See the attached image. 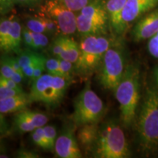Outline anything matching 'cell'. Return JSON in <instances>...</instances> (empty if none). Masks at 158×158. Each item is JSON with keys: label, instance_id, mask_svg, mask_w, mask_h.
<instances>
[{"label": "cell", "instance_id": "obj_1", "mask_svg": "<svg viewBox=\"0 0 158 158\" xmlns=\"http://www.w3.org/2000/svg\"><path fill=\"white\" fill-rule=\"evenodd\" d=\"M140 88L139 68L135 64L127 65L121 81L114 92L119 105L120 119L125 128L132 126L135 120L141 98Z\"/></svg>", "mask_w": 158, "mask_h": 158}, {"label": "cell", "instance_id": "obj_2", "mask_svg": "<svg viewBox=\"0 0 158 158\" xmlns=\"http://www.w3.org/2000/svg\"><path fill=\"white\" fill-rule=\"evenodd\" d=\"M140 147L144 153L158 149V90L148 89L137 120Z\"/></svg>", "mask_w": 158, "mask_h": 158}, {"label": "cell", "instance_id": "obj_3", "mask_svg": "<svg viewBox=\"0 0 158 158\" xmlns=\"http://www.w3.org/2000/svg\"><path fill=\"white\" fill-rule=\"evenodd\" d=\"M92 155L98 158H126L130 152L122 127L114 119L104 122L100 127Z\"/></svg>", "mask_w": 158, "mask_h": 158}, {"label": "cell", "instance_id": "obj_4", "mask_svg": "<svg viewBox=\"0 0 158 158\" xmlns=\"http://www.w3.org/2000/svg\"><path fill=\"white\" fill-rule=\"evenodd\" d=\"M71 79L43 74L31 83L29 98L31 102H41L48 108H56L62 102Z\"/></svg>", "mask_w": 158, "mask_h": 158}, {"label": "cell", "instance_id": "obj_5", "mask_svg": "<svg viewBox=\"0 0 158 158\" xmlns=\"http://www.w3.org/2000/svg\"><path fill=\"white\" fill-rule=\"evenodd\" d=\"M113 45L105 35L83 37L80 43V56L75 64V73L81 76H91L98 70L105 53Z\"/></svg>", "mask_w": 158, "mask_h": 158}, {"label": "cell", "instance_id": "obj_6", "mask_svg": "<svg viewBox=\"0 0 158 158\" xmlns=\"http://www.w3.org/2000/svg\"><path fill=\"white\" fill-rule=\"evenodd\" d=\"M72 120L81 127L86 124L98 123L106 112L104 102L91 88L89 83L81 91L73 102Z\"/></svg>", "mask_w": 158, "mask_h": 158}, {"label": "cell", "instance_id": "obj_7", "mask_svg": "<svg viewBox=\"0 0 158 158\" xmlns=\"http://www.w3.org/2000/svg\"><path fill=\"white\" fill-rule=\"evenodd\" d=\"M103 0H92L77 15V31L83 37L106 35L110 29L109 20Z\"/></svg>", "mask_w": 158, "mask_h": 158}, {"label": "cell", "instance_id": "obj_8", "mask_svg": "<svg viewBox=\"0 0 158 158\" xmlns=\"http://www.w3.org/2000/svg\"><path fill=\"white\" fill-rule=\"evenodd\" d=\"M125 59L120 45H112L105 53L98 68V80L105 89L115 92L125 70Z\"/></svg>", "mask_w": 158, "mask_h": 158}, {"label": "cell", "instance_id": "obj_9", "mask_svg": "<svg viewBox=\"0 0 158 158\" xmlns=\"http://www.w3.org/2000/svg\"><path fill=\"white\" fill-rule=\"evenodd\" d=\"M42 12L57 23L62 34L70 35L77 31V15L62 0H49L42 7Z\"/></svg>", "mask_w": 158, "mask_h": 158}, {"label": "cell", "instance_id": "obj_10", "mask_svg": "<svg viewBox=\"0 0 158 158\" xmlns=\"http://www.w3.org/2000/svg\"><path fill=\"white\" fill-rule=\"evenodd\" d=\"M48 121L45 114L25 109L17 112L13 118L15 127L20 133H29L37 128L45 126Z\"/></svg>", "mask_w": 158, "mask_h": 158}, {"label": "cell", "instance_id": "obj_11", "mask_svg": "<svg viewBox=\"0 0 158 158\" xmlns=\"http://www.w3.org/2000/svg\"><path fill=\"white\" fill-rule=\"evenodd\" d=\"M54 151L57 157L61 158L82 157L78 140L74 135V130L66 128L56 138Z\"/></svg>", "mask_w": 158, "mask_h": 158}, {"label": "cell", "instance_id": "obj_12", "mask_svg": "<svg viewBox=\"0 0 158 158\" xmlns=\"http://www.w3.org/2000/svg\"><path fill=\"white\" fill-rule=\"evenodd\" d=\"M157 7L158 0H127L122 14L126 27Z\"/></svg>", "mask_w": 158, "mask_h": 158}, {"label": "cell", "instance_id": "obj_13", "mask_svg": "<svg viewBox=\"0 0 158 158\" xmlns=\"http://www.w3.org/2000/svg\"><path fill=\"white\" fill-rule=\"evenodd\" d=\"M158 31V7L145 14L135 23L133 37L135 42L151 38Z\"/></svg>", "mask_w": 158, "mask_h": 158}, {"label": "cell", "instance_id": "obj_14", "mask_svg": "<svg viewBox=\"0 0 158 158\" xmlns=\"http://www.w3.org/2000/svg\"><path fill=\"white\" fill-rule=\"evenodd\" d=\"M127 0H108L106 3L110 29L114 36L119 37L127 29L123 21V10Z\"/></svg>", "mask_w": 158, "mask_h": 158}, {"label": "cell", "instance_id": "obj_15", "mask_svg": "<svg viewBox=\"0 0 158 158\" xmlns=\"http://www.w3.org/2000/svg\"><path fill=\"white\" fill-rule=\"evenodd\" d=\"M100 127L98 123L86 124L79 127L76 138L78 144L85 151L93 149L98 139Z\"/></svg>", "mask_w": 158, "mask_h": 158}, {"label": "cell", "instance_id": "obj_16", "mask_svg": "<svg viewBox=\"0 0 158 158\" xmlns=\"http://www.w3.org/2000/svg\"><path fill=\"white\" fill-rule=\"evenodd\" d=\"M22 27L16 18L13 17V21L8 36L5 44L2 46L1 51L5 53H21V43L22 41Z\"/></svg>", "mask_w": 158, "mask_h": 158}, {"label": "cell", "instance_id": "obj_17", "mask_svg": "<svg viewBox=\"0 0 158 158\" xmlns=\"http://www.w3.org/2000/svg\"><path fill=\"white\" fill-rule=\"evenodd\" d=\"M30 103L31 102L29 94L2 99L0 100V112L2 114L17 113L27 109Z\"/></svg>", "mask_w": 158, "mask_h": 158}, {"label": "cell", "instance_id": "obj_18", "mask_svg": "<svg viewBox=\"0 0 158 158\" xmlns=\"http://www.w3.org/2000/svg\"><path fill=\"white\" fill-rule=\"evenodd\" d=\"M43 57V54H39L37 51L30 50V49L21 51L19 56L17 57L19 64L23 70L25 78H28L30 81L34 73L35 66Z\"/></svg>", "mask_w": 158, "mask_h": 158}, {"label": "cell", "instance_id": "obj_19", "mask_svg": "<svg viewBox=\"0 0 158 158\" xmlns=\"http://www.w3.org/2000/svg\"><path fill=\"white\" fill-rule=\"evenodd\" d=\"M80 44H78L73 39L68 37L64 50L59 58L70 61L76 64L80 56Z\"/></svg>", "mask_w": 158, "mask_h": 158}, {"label": "cell", "instance_id": "obj_20", "mask_svg": "<svg viewBox=\"0 0 158 158\" xmlns=\"http://www.w3.org/2000/svg\"><path fill=\"white\" fill-rule=\"evenodd\" d=\"M31 138L35 145H37V147L43 148V149L51 151L48 140L45 137L43 127L37 128L34 131L31 132Z\"/></svg>", "mask_w": 158, "mask_h": 158}, {"label": "cell", "instance_id": "obj_21", "mask_svg": "<svg viewBox=\"0 0 158 158\" xmlns=\"http://www.w3.org/2000/svg\"><path fill=\"white\" fill-rule=\"evenodd\" d=\"M26 27L33 32L44 33L46 35V28L44 17H32L27 21Z\"/></svg>", "mask_w": 158, "mask_h": 158}, {"label": "cell", "instance_id": "obj_22", "mask_svg": "<svg viewBox=\"0 0 158 158\" xmlns=\"http://www.w3.org/2000/svg\"><path fill=\"white\" fill-rule=\"evenodd\" d=\"M68 38V35L63 34L56 36L50 46L51 54L56 57H59L63 50H64Z\"/></svg>", "mask_w": 158, "mask_h": 158}, {"label": "cell", "instance_id": "obj_23", "mask_svg": "<svg viewBox=\"0 0 158 158\" xmlns=\"http://www.w3.org/2000/svg\"><path fill=\"white\" fill-rule=\"evenodd\" d=\"M13 17L2 18L0 23V48L5 44L7 37L8 36L10 29Z\"/></svg>", "mask_w": 158, "mask_h": 158}, {"label": "cell", "instance_id": "obj_24", "mask_svg": "<svg viewBox=\"0 0 158 158\" xmlns=\"http://www.w3.org/2000/svg\"><path fill=\"white\" fill-rule=\"evenodd\" d=\"M59 58V57H58ZM59 66H60V71L62 76L68 79L72 80L73 75L75 74V64L65 60V59L59 58Z\"/></svg>", "mask_w": 158, "mask_h": 158}, {"label": "cell", "instance_id": "obj_25", "mask_svg": "<svg viewBox=\"0 0 158 158\" xmlns=\"http://www.w3.org/2000/svg\"><path fill=\"white\" fill-rule=\"evenodd\" d=\"M45 72L51 75L62 76L58 57L46 59L45 60Z\"/></svg>", "mask_w": 158, "mask_h": 158}, {"label": "cell", "instance_id": "obj_26", "mask_svg": "<svg viewBox=\"0 0 158 158\" xmlns=\"http://www.w3.org/2000/svg\"><path fill=\"white\" fill-rule=\"evenodd\" d=\"M31 34H32L33 40H34L35 51H38L48 46L49 42L47 35L44 34V33L33 32V31H31Z\"/></svg>", "mask_w": 158, "mask_h": 158}, {"label": "cell", "instance_id": "obj_27", "mask_svg": "<svg viewBox=\"0 0 158 158\" xmlns=\"http://www.w3.org/2000/svg\"><path fill=\"white\" fill-rule=\"evenodd\" d=\"M43 130H44L45 137H46L47 140H48L49 146L51 147V150L52 151L53 149H54L55 142H56V140L57 138V133L56 128H55L54 126L51 125V124H48V125L45 124V126H43Z\"/></svg>", "mask_w": 158, "mask_h": 158}, {"label": "cell", "instance_id": "obj_28", "mask_svg": "<svg viewBox=\"0 0 158 158\" xmlns=\"http://www.w3.org/2000/svg\"><path fill=\"white\" fill-rule=\"evenodd\" d=\"M64 5L73 11H80L92 0H62Z\"/></svg>", "mask_w": 158, "mask_h": 158}, {"label": "cell", "instance_id": "obj_29", "mask_svg": "<svg viewBox=\"0 0 158 158\" xmlns=\"http://www.w3.org/2000/svg\"><path fill=\"white\" fill-rule=\"evenodd\" d=\"M45 19V28H46V35L49 36H56L59 32H61L57 23L53 19L46 15H43Z\"/></svg>", "mask_w": 158, "mask_h": 158}, {"label": "cell", "instance_id": "obj_30", "mask_svg": "<svg viewBox=\"0 0 158 158\" xmlns=\"http://www.w3.org/2000/svg\"><path fill=\"white\" fill-rule=\"evenodd\" d=\"M15 71L13 70L11 65L7 61L5 56H2L1 59V66H0V73L1 76L5 78H11L13 73Z\"/></svg>", "mask_w": 158, "mask_h": 158}, {"label": "cell", "instance_id": "obj_31", "mask_svg": "<svg viewBox=\"0 0 158 158\" xmlns=\"http://www.w3.org/2000/svg\"><path fill=\"white\" fill-rule=\"evenodd\" d=\"M22 41L23 45L27 49L34 50V40H33L31 31L27 28V27H23L22 29Z\"/></svg>", "mask_w": 158, "mask_h": 158}, {"label": "cell", "instance_id": "obj_32", "mask_svg": "<svg viewBox=\"0 0 158 158\" xmlns=\"http://www.w3.org/2000/svg\"><path fill=\"white\" fill-rule=\"evenodd\" d=\"M24 92L21 90L13 89L8 87H5V86H0V100L2 99H5L10 97H14L17 95H23L26 94Z\"/></svg>", "mask_w": 158, "mask_h": 158}, {"label": "cell", "instance_id": "obj_33", "mask_svg": "<svg viewBox=\"0 0 158 158\" xmlns=\"http://www.w3.org/2000/svg\"><path fill=\"white\" fill-rule=\"evenodd\" d=\"M47 58L43 56V57L40 60L37 62L36 66H35L34 73H33V76L31 79V82L32 83L35 81V80H37V78H39L40 77L43 75V72L45 71V60Z\"/></svg>", "mask_w": 158, "mask_h": 158}, {"label": "cell", "instance_id": "obj_34", "mask_svg": "<svg viewBox=\"0 0 158 158\" xmlns=\"http://www.w3.org/2000/svg\"><path fill=\"white\" fill-rule=\"evenodd\" d=\"M148 51L154 58L158 59V37L154 35L149 39L147 44Z\"/></svg>", "mask_w": 158, "mask_h": 158}, {"label": "cell", "instance_id": "obj_35", "mask_svg": "<svg viewBox=\"0 0 158 158\" xmlns=\"http://www.w3.org/2000/svg\"><path fill=\"white\" fill-rule=\"evenodd\" d=\"M15 0H0V13L2 15L8 13L13 8Z\"/></svg>", "mask_w": 158, "mask_h": 158}, {"label": "cell", "instance_id": "obj_36", "mask_svg": "<svg viewBox=\"0 0 158 158\" xmlns=\"http://www.w3.org/2000/svg\"><path fill=\"white\" fill-rule=\"evenodd\" d=\"M0 86L13 89L23 91V89L21 87V86L18 84L17 83H15L13 80H12L11 78H5L3 77H0Z\"/></svg>", "mask_w": 158, "mask_h": 158}, {"label": "cell", "instance_id": "obj_37", "mask_svg": "<svg viewBox=\"0 0 158 158\" xmlns=\"http://www.w3.org/2000/svg\"><path fill=\"white\" fill-rule=\"evenodd\" d=\"M44 0H15V3L23 7H35L43 3Z\"/></svg>", "mask_w": 158, "mask_h": 158}, {"label": "cell", "instance_id": "obj_38", "mask_svg": "<svg viewBox=\"0 0 158 158\" xmlns=\"http://www.w3.org/2000/svg\"><path fill=\"white\" fill-rule=\"evenodd\" d=\"M7 59V61H8V62L10 64L11 67L13 68V70L15 72H18L19 73H21V74H23V70L22 68H21V65L19 64V60H18V58H15V57H6Z\"/></svg>", "mask_w": 158, "mask_h": 158}, {"label": "cell", "instance_id": "obj_39", "mask_svg": "<svg viewBox=\"0 0 158 158\" xmlns=\"http://www.w3.org/2000/svg\"><path fill=\"white\" fill-rule=\"evenodd\" d=\"M18 155H19V157H27V158H29V157L35 158V157H39L37 154L33 152H29L28 150H23V149L20 150L19 153H18Z\"/></svg>", "mask_w": 158, "mask_h": 158}, {"label": "cell", "instance_id": "obj_40", "mask_svg": "<svg viewBox=\"0 0 158 158\" xmlns=\"http://www.w3.org/2000/svg\"><path fill=\"white\" fill-rule=\"evenodd\" d=\"M24 78H25L24 75L19 73L15 72V71L13 73V76L11 77L12 80H13L15 83H17V84L19 85H21V83L23 82V81L24 80Z\"/></svg>", "mask_w": 158, "mask_h": 158}, {"label": "cell", "instance_id": "obj_41", "mask_svg": "<svg viewBox=\"0 0 158 158\" xmlns=\"http://www.w3.org/2000/svg\"><path fill=\"white\" fill-rule=\"evenodd\" d=\"M154 76H155V81L157 83V86H158V67L156 68V69L155 70V73H154Z\"/></svg>", "mask_w": 158, "mask_h": 158}, {"label": "cell", "instance_id": "obj_42", "mask_svg": "<svg viewBox=\"0 0 158 158\" xmlns=\"http://www.w3.org/2000/svg\"><path fill=\"white\" fill-rule=\"evenodd\" d=\"M155 35H156V36H157V37H158V31H157V33H156V34H155Z\"/></svg>", "mask_w": 158, "mask_h": 158}]
</instances>
